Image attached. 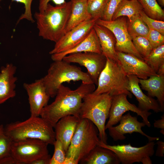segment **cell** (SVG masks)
Returning a JSON list of instances; mask_svg holds the SVG:
<instances>
[{
  "mask_svg": "<svg viewBox=\"0 0 164 164\" xmlns=\"http://www.w3.org/2000/svg\"><path fill=\"white\" fill-rule=\"evenodd\" d=\"M95 90L94 84L82 82L75 90H71L62 84L58 89L54 101L42 109L40 116L54 128L58 121L64 116L73 115L79 117L83 98Z\"/></svg>",
  "mask_w": 164,
  "mask_h": 164,
  "instance_id": "cell-1",
  "label": "cell"
},
{
  "mask_svg": "<svg viewBox=\"0 0 164 164\" xmlns=\"http://www.w3.org/2000/svg\"><path fill=\"white\" fill-rule=\"evenodd\" d=\"M71 9L70 1L55 6L49 3L43 12L34 15L39 35L43 39L57 42L65 34Z\"/></svg>",
  "mask_w": 164,
  "mask_h": 164,
  "instance_id": "cell-2",
  "label": "cell"
},
{
  "mask_svg": "<svg viewBox=\"0 0 164 164\" xmlns=\"http://www.w3.org/2000/svg\"><path fill=\"white\" fill-rule=\"evenodd\" d=\"M53 128L40 116H30L25 121L12 122L4 126L5 134L12 141L36 139L53 145L56 140Z\"/></svg>",
  "mask_w": 164,
  "mask_h": 164,
  "instance_id": "cell-3",
  "label": "cell"
},
{
  "mask_svg": "<svg viewBox=\"0 0 164 164\" xmlns=\"http://www.w3.org/2000/svg\"><path fill=\"white\" fill-rule=\"evenodd\" d=\"M112 100V96L108 93H88L83 98L79 113L80 118L88 119L96 126L100 141L106 144L105 123L109 117Z\"/></svg>",
  "mask_w": 164,
  "mask_h": 164,
  "instance_id": "cell-4",
  "label": "cell"
},
{
  "mask_svg": "<svg viewBox=\"0 0 164 164\" xmlns=\"http://www.w3.org/2000/svg\"><path fill=\"white\" fill-rule=\"evenodd\" d=\"M53 61L46 75L42 78L50 97L55 96L60 86L64 82L81 81L85 83L94 84L87 72L83 71L79 67L63 60Z\"/></svg>",
  "mask_w": 164,
  "mask_h": 164,
  "instance_id": "cell-5",
  "label": "cell"
},
{
  "mask_svg": "<svg viewBox=\"0 0 164 164\" xmlns=\"http://www.w3.org/2000/svg\"><path fill=\"white\" fill-rule=\"evenodd\" d=\"M96 126L90 120L80 118L66 152L77 163L100 142Z\"/></svg>",
  "mask_w": 164,
  "mask_h": 164,
  "instance_id": "cell-6",
  "label": "cell"
},
{
  "mask_svg": "<svg viewBox=\"0 0 164 164\" xmlns=\"http://www.w3.org/2000/svg\"><path fill=\"white\" fill-rule=\"evenodd\" d=\"M106 58L105 66L98 78L97 87L92 93L96 94L107 93L112 96L125 94L132 98V94L127 89L128 77L121 65Z\"/></svg>",
  "mask_w": 164,
  "mask_h": 164,
  "instance_id": "cell-7",
  "label": "cell"
},
{
  "mask_svg": "<svg viewBox=\"0 0 164 164\" xmlns=\"http://www.w3.org/2000/svg\"><path fill=\"white\" fill-rule=\"evenodd\" d=\"M154 141L149 142L145 145L137 147L127 145H111L100 141L98 145L108 149L114 152L122 164H132L142 162L143 164H151L150 157L155 152Z\"/></svg>",
  "mask_w": 164,
  "mask_h": 164,
  "instance_id": "cell-8",
  "label": "cell"
},
{
  "mask_svg": "<svg viewBox=\"0 0 164 164\" xmlns=\"http://www.w3.org/2000/svg\"><path fill=\"white\" fill-rule=\"evenodd\" d=\"M48 145L43 141L36 139L12 141L10 154L19 164H30L35 160L49 155Z\"/></svg>",
  "mask_w": 164,
  "mask_h": 164,
  "instance_id": "cell-9",
  "label": "cell"
},
{
  "mask_svg": "<svg viewBox=\"0 0 164 164\" xmlns=\"http://www.w3.org/2000/svg\"><path fill=\"white\" fill-rule=\"evenodd\" d=\"M95 23L106 27L112 32L116 38L115 48L116 51L132 54L144 60L133 43L128 31L127 20L125 17L122 16L111 21L99 19Z\"/></svg>",
  "mask_w": 164,
  "mask_h": 164,
  "instance_id": "cell-10",
  "label": "cell"
},
{
  "mask_svg": "<svg viewBox=\"0 0 164 164\" xmlns=\"http://www.w3.org/2000/svg\"><path fill=\"white\" fill-rule=\"evenodd\" d=\"M127 96L125 94L112 96L109 119L105 125V130L118 123L123 114L128 111L135 112L141 116L145 125L149 127H150L151 124L148 118L152 113L148 111L142 110L135 104L131 103L127 99Z\"/></svg>",
  "mask_w": 164,
  "mask_h": 164,
  "instance_id": "cell-11",
  "label": "cell"
},
{
  "mask_svg": "<svg viewBox=\"0 0 164 164\" xmlns=\"http://www.w3.org/2000/svg\"><path fill=\"white\" fill-rule=\"evenodd\" d=\"M62 60L69 63H77L84 67L94 83L96 85L107 61L106 57L102 53L93 52L72 53L65 56Z\"/></svg>",
  "mask_w": 164,
  "mask_h": 164,
  "instance_id": "cell-12",
  "label": "cell"
},
{
  "mask_svg": "<svg viewBox=\"0 0 164 164\" xmlns=\"http://www.w3.org/2000/svg\"><path fill=\"white\" fill-rule=\"evenodd\" d=\"M97 20L91 19L82 22L67 32L56 43L50 55L62 52L75 47L84 40Z\"/></svg>",
  "mask_w": 164,
  "mask_h": 164,
  "instance_id": "cell-13",
  "label": "cell"
},
{
  "mask_svg": "<svg viewBox=\"0 0 164 164\" xmlns=\"http://www.w3.org/2000/svg\"><path fill=\"white\" fill-rule=\"evenodd\" d=\"M119 122L120 124L115 126H114L108 129L110 136L114 141L125 139V135L137 132L147 138L149 142L159 140V138L152 137L146 135L142 130V127L145 125L144 122L138 121L137 117L132 116L129 113L123 115Z\"/></svg>",
  "mask_w": 164,
  "mask_h": 164,
  "instance_id": "cell-14",
  "label": "cell"
},
{
  "mask_svg": "<svg viewBox=\"0 0 164 164\" xmlns=\"http://www.w3.org/2000/svg\"><path fill=\"white\" fill-rule=\"evenodd\" d=\"M116 52L118 63L127 76L135 75L142 79L158 76L144 60L132 54Z\"/></svg>",
  "mask_w": 164,
  "mask_h": 164,
  "instance_id": "cell-15",
  "label": "cell"
},
{
  "mask_svg": "<svg viewBox=\"0 0 164 164\" xmlns=\"http://www.w3.org/2000/svg\"><path fill=\"white\" fill-rule=\"evenodd\" d=\"M23 85L28 96L30 116H40L42 109L48 104L50 97L42 78L31 83H24Z\"/></svg>",
  "mask_w": 164,
  "mask_h": 164,
  "instance_id": "cell-16",
  "label": "cell"
},
{
  "mask_svg": "<svg viewBox=\"0 0 164 164\" xmlns=\"http://www.w3.org/2000/svg\"><path fill=\"white\" fill-rule=\"evenodd\" d=\"M16 70V66L12 63H7L1 68L0 105L16 95V82L17 80L15 76Z\"/></svg>",
  "mask_w": 164,
  "mask_h": 164,
  "instance_id": "cell-17",
  "label": "cell"
},
{
  "mask_svg": "<svg viewBox=\"0 0 164 164\" xmlns=\"http://www.w3.org/2000/svg\"><path fill=\"white\" fill-rule=\"evenodd\" d=\"M80 118L73 115L64 116L58 121L54 128L56 139L61 142L66 153Z\"/></svg>",
  "mask_w": 164,
  "mask_h": 164,
  "instance_id": "cell-18",
  "label": "cell"
},
{
  "mask_svg": "<svg viewBox=\"0 0 164 164\" xmlns=\"http://www.w3.org/2000/svg\"><path fill=\"white\" fill-rule=\"evenodd\" d=\"M128 82L127 90L132 94L138 102V107L144 111L152 110L156 113L161 112L160 107L157 101L145 94L139 84V79L135 75H127Z\"/></svg>",
  "mask_w": 164,
  "mask_h": 164,
  "instance_id": "cell-19",
  "label": "cell"
},
{
  "mask_svg": "<svg viewBox=\"0 0 164 164\" xmlns=\"http://www.w3.org/2000/svg\"><path fill=\"white\" fill-rule=\"evenodd\" d=\"M85 52L101 53L99 40L93 28L85 39L78 45L66 51L51 55V58L53 61L61 60L70 54Z\"/></svg>",
  "mask_w": 164,
  "mask_h": 164,
  "instance_id": "cell-20",
  "label": "cell"
},
{
  "mask_svg": "<svg viewBox=\"0 0 164 164\" xmlns=\"http://www.w3.org/2000/svg\"><path fill=\"white\" fill-rule=\"evenodd\" d=\"M93 28L99 40L101 53L106 58L119 63L115 48L116 38L113 33L106 27L96 23Z\"/></svg>",
  "mask_w": 164,
  "mask_h": 164,
  "instance_id": "cell-21",
  "label": "cell"
},
{
  "mask_svg": "<svg viewBox=\"0 0 164 164\" xmlns=\"http://www.w3.org/2000/svg\"><path fill=\"white\" fill-rule=\"evenodd\" d=\"M139 83L143 89L148 92L147 95L156 97L161 112L164 110V75L152 76L145 79H139Z\"/></svg>",
  "mask_w": 164,
  "mask_h": 164,
  "instance_id": "cell-22",
  "label": "cell"
},
{
  "mask_svg": "<svg viewBox=\"0 0 164 164\" xmlns=\"http://www.w3.org/2000/svg\"><path fill=\"white\" fill-rule=\"evenodd\" d=\"M80 162L86 164H119L117 155L113 151L99 145L95 146Z\"/></svg>",
  "mask_w": 164,
  "mask_h": 164,
  "instance_id": "cell-23",
  "label": "cell"
},
{
  "mask_svg": "<svg viewBox=\"0 0 164 164\" xmlns=\"http://www.w3.org/2000/svg\"><path fill=\"white\" fill-rule=\"evenodd\" d=\"M71 9L65 33L84 21L91 19L87 8V0H70Z\"/></svg>",
  "mask_w": 164,
  "mask_h": 164,
  "instance_id": "cell-24",
  "label": "cell"
},
{
  "mask_svg": "<svg viewBox=\"0 0 164 164\" xmlns=\"http://www.w3.org/2000/svg\"><path fill=\"white\" fill-rule=\"evenodd\" d=\"M143 8L138 0H121L113 15L112 20L122 16L130 20L140 15Z\"/></svg>",
  "mask_w": 164,
  "mask_h": 164,
  "instance_id": "cell-25",
  "label": "cell"
},
{
  "mask_svg": "<svg viewBox=\"0 0 164 164\" xmlns=\"http://www.w3.org/2000/svg\"><path fill=\"white\" fill-rule=\"evenodd\" d=\"M145 14L150 18L163 21L164 11L156 0H138Z\"/></svg>",
  "mask_w": 164,
  "mask_h": 164,
  "instance_id": "cell-26",
  "label": "cell"
},
{
  "mask_svg": "<svg viewBox=\"0 0 164 164\" xmlns=\"http://www.w3.org/2000/svg\"><path fill=\"white\" fill-rule=\"evenodd\" d=\"M127 29L132 39L138 36L146 37L149 31L140 15L127 20Z\"/></svg>",
  "mask_w": 164,
  "mask_h": 164,
  "instance_id": "cell-27",
  "label": "cell"
},
{
  "mask_svg": "<svg viewBox=\"0 0 164 164\" xmlns=\"http://www.w3.org/2000/svg\"><path fill=\"white\" fill-rule=\"evenodd\" d=\"M143 60L156 73L159 67L164 64V44L153 48Z\"/></svg>",
  "mask_w": 164,
  "mask_h": 164,
  "instance_id": "cell-28",
  "label": "cell"
},
{
  "mask_svg": "<svg viewBox=\"0 0 164 164\" xmlns=\"http://www.w3.org/2000/svg\"><path fill=\"white\" fill-rule=\"evenodd\" d=\"M109 0H87V8L91 19H101Z\"/></svg>",
  "mask_w": 164,
  "mask_h": 164,
  "instance_id": "cell-29",
  "label": "cell"
},
{
  "mask_svg": "<svg viewBox=\"0 0 164 164\" xmlns=\"http://www.w3.org/2000/svg\"><path fill=\"white\" fill-rule=\"evenodd\" d=\"M132 40L135 48L143 58L147 57L153 49L146 37L136 36L132 38Z\"/></svg>",
  "mask_w": 164,
  "mask_h": 164,
  "instance_id": "cell-30",
  "label": "cell"
},
{
  "mask_svg": "<svg viewBox=\"0 0 164 164\" xmlns=\"http://www.w3.org/2000/svg\"><path fill=\"white\" fill-rule=\"evenodd\" d=\"M12 141L5 134L4 126L0 125V160L10 154Z\"/></svg>",
  "mask_w": 164,
  "mask_h": 164,
  "instance_id": "cell-31",
  "label": "cell"
},
{
  "mask_svg": "<svg viewBox=\"0 0 164 164\" xmlns=\"http://www.w3.org/2000/svg\"><path fill=\"white\" fill-rule=\"evenodd\" d=\"M54 152L50 164H63L66 156V152L61 142L56 139L53 145Z\"/></svg>",
  "mask_w": 164,
  "mask_h": 164,
  "instance_id": "cell-32",
  "label": "cell"
},
{
  "mask_svg": "<svg viewBox=\"0 0 164 164\" xmlns=\"http://www.w3.org/2000/svg\"><path fill=\"white\" fill-rule=\"evenodd\" d=\"M142 20L149 29L156 30L164 35V22L152 19L147 16L143 10L140 12Z\"/></svg>",
  "mask_w": 164,
  "mask_h": 164,
  "instance_id": "cell-33",
  "label": "cell"
},
{
  "mask_svg": "<svg viewBox=\"0 0 164 164\" xmlns=\"http://www.w3.org/2000/svg\"><path fill=\"white\" fill-rule=\"evenodd\" d=\"M121 0H109L100 19L111 21L115 10Z\"/></svg>",
  "mask_w": 164,
  "mask_h": 164,
  "instance_id": "cell-34",
  "label": "cell"
},
{
  "mask_svg": "<svg viewBox=\"0 0 164 164\" xmlns=\"http://www.w3.org/2000/svg\"><path fill=\"white\" fill-rule=\"evenodd\" d=\"M146 38L153 49L164 44V35L156 30L149 29Z\"/></svg>",
  "mask_w": 164,
  "mask_h": 164,
  "instance_id": "cell-35",
  "label": "cell"
},
{
  "mask_svg": "<svg viewBox=\"0 0 164 164\" xmlns=\"http://www.w3.org/2000/svg\"><path fill=\"white\" fill-rule=\"evenodd\" d=\"M33 0H12V1H15L24 4L25 8V12L19 17L17 23L21 20L26 19L34 22L35 21L32 17L31 12V5Z\"/></svg>",
  "mask_w": 164,
  "mask_h": 164,
  "instance_id": "cell-36",
  "label": "cell"
},
{
  "mask_svg": "<svg viewBox=\"0 0 164 164\" xmlns=\"http://www.w3.org/2000/svg\"><path fill=\"white\" fill-rule=\"evenodd\" d=\"M51 1L53 2L56 5H61L66 2L65 0H39V12H43L46 9L49 2Z\"/></svg>",
  "mask_w": 164,
  "mask_h": 164,
  "instance_id": "cell-37",
  "label": "cell"
},
{
  "mask_svg": "<svg viewBox=\"0 0 164 164\" xmlns=\"http://www.w3.org/2000/svg\"><path fill=\"white\" fill-rule=\"evenodd\" d=\"M156 144L157 145L155 155L158 157H163L164 154V142L161 140H157Z\"/></svg>",
  "mask_w": 164,
  "mask_h": 164,
  "instance_id": "cell-38",
  "label": "cell"
},
{
  "mask_svg": "<svg viewBox=\"0 0 164 164\" xmlns=\"http://www.w3.org/2000/svg\"><path fill=\"white\" fill-rule=\"evenodd\" d=\"M154 126L155 128H160L161 130L160 132L164 135V114H163L160 119L155 121L154 123Z\"/></svg>",
  "mask_w": 164,
  "mask_h": 164,
  "instance_id": "cell-39",
  "label": "cell"
},
{
  "mask_svg": "<svg viewBox=\"0 0 164 164\" xmlns=\"http://www.w3.org/2000/svg\"><path fill=\"white\" fill-rule=\"evenodd\" d=\"M0 164H19L10 154L0 160Z\"/></svg>",
  "mask_w": 164,
  "mask_h": 164,
  "instance_id": "cell-40",
  "label": "cell"
},
{
  "mask_svg": "<svg viewBox=\"0 0 164 164\" xmlns=\"http://www.w3.org/2000/svg\"><path fill=\"white\" fill-rule=\"evenodd\" d=\"M50 155H49L38 159L31 162L30 164H50Z\"/></svg>",
  "mask_w": 164,
  "mask_h": 164,
  "instance_id": "cell-41",
  "label": "cell"
},
{
  "mask_svg": "<svg viewBox=\"0 0 164 164\" xmlns=\"http://www.w3.org/2000/svg\"><path fill=\"white\" fill-rule=\"evenodd\" d=\"M76 161L73 158L66 156L63 164H77Z\"/></svg>",
  "mask_w": 164,
  "mask_h": 164,
  "instance_id": "cell-42",
  "label": "cell"
},
{
  "mask_svg": "<svg viewBox=\"0 0 164 164\" xmlns=\"http://www.w3.org/2000/svg\"><path fill=\"white\" fill-rule=\"evenodd\" d=\"M156 73L158 76L164 75V64H162L159 67Z\"/></svg>",
  "mask_w": 164,
  "mask_h": 164,
  "instance_id": "cell-43",
  "label": "cell"
},
{
  "mask_svg": "<svg viewBox=\"0 0 164 164\" xmlns=\"http://www.w3.org/2000/svg\"><path fill=\"white\" fill-rule=\"evenodd\" d=\"M159 5L162 7L164 6V0H156Z\"/></svg>",
  "mask_w": 164,
  "mask_h": 164,
  "instance_id": "cell-44",
  "label": "cell"
}]
</instances>
